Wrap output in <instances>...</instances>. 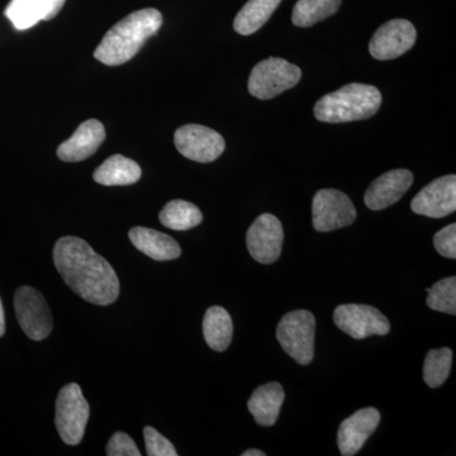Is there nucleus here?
I'll list each match as a JSON object with an SVG mask.
<instances>
[{"mask_svg": "<svg viewBox=\"0 0 456 456\" xmlns=\"http://www.w3.org/2000/svg\"><path fill=\"white\" fill-rule=\"evenodd\" d=\"M53 264L66 285L84 301L108 305L119 296L116 272L103 256L79 237L65 236L53 248Z\"/></svg>", "mask_w": 456, "mask_h": 456, "instance_id": "1", "label": "nucleus"}, {"mask_svg": "<svg viewBox=\"0 0 456 456\" xmlns=\"http://www.w3.org/2000/svg\"><path fill=\"white\" fill-rule=\"evenodd\" d=\"M161 25L163 16L154 8L134 12L106 33L94 51V57L108 66L126 64L139 53L147 38L158 33Z\"/></svg>", "mask_w": 456, "mask_h": 456, "instance_id": "2", "label": "nucleus"}, {"mask_svg": "<svg viewBox=\"0 0 456 456\" xmlns=\"http://www.w3.org/2000/svg\"><path fill=\"white\" fill-rule=\"evenodd\" d=\"M380 104L382 94L378 88L351 83L321 98L314 106V117L326 123L362 121L377 114Z\"/></svg>", "mask_w": 456, "mask_h": 456, "instance_id": "3", "label": "nucleus"}, {"mask_svg": "<svg viewBox=\"0 0 456 456\" xmlns=\"http://www.w3.org/2000/svg\"><path fill=\"white\" fill-rule=\"evenodd\" d=\"M316 318L310 311L289 312L281 318L277 329V338L285 353L298 364H311L314 356Z\"/></svg>", "mask_w": 456, "mask_h": 456, "instance_id": "4", "label": "nucleus"}, {"mask_svg": "<svg viewBox=\"0 0 456 456\" xmlns=\"http://www.w3.org/2000/svg\"><path fill=\"white\" fill-rule=\"evenodd\" d=\"M302 70L279 57H269L255 65L248 77V88L255 98L272 99L299 83Z\"/></svg>", "mask_w": 456, "mask_h": 456, "instance_id": "5", "label": "nucleus"}, {"mask_svg": "<svg viewBox=\"0 0 456 456\" xmlns=\"http://www.w3.org/2000/svg\"><path fill=\"white\" fill-rule=\"evenodd\" d=\"M90 408L77 384L65 386L57 395L55 425L60 437L68 445L83 440L88 424Z\"/></svg>", "mask_w": 456, "mask_h": 456, "instance_id": "6", "label": "nucleus"}, {"mask_svg": "<svg viewBox=\"0 0 456 456\" xmlns=\"http://www.w3.org/2000/svg\"><path fill=\"white\" fill-rule=\"evenodd\" d=\"M14 310L23 332L33 341L45 340L53 329L46 299L32 287H20L14 294Z\"/></svg>", "mask_w": 456, "mask_h": 456, "instance_id": "7", "label": "nucleus"}, {"mask_svg": "<svg viewBox=\"0 0 456 456\" xmlns=\"http://www.w3.org/2000/svg\"><path fill=\"white\" fill-rule=\"evenodd\" d=\"M356 220V209L350 198L336 189H321L312 202V222L318 232H330L350 226Z\"/></svg>", "mask_w": 456, "mask_h": 456, "instance_id": "8", "label": "nucleus"}, {"mask_svg": "<svg viewBox=\"0 0 456 456\" xmlns=\"http://www.w3.org/2000/svg\"><path fill=\"white\" fill-rule=\"evenodd\" d=\"M336 326L342 332L362 340L369 336H386L391 331V323L382 312L367 305H341L334 312Z\"/></svg>", "mask_w": 456, "mask_h": 456, "instance_id": "9", "label": "nucleus"}, {"mask_svg": "<svg viewBox=\"0 0 456 456\" xmlns=\"http://www.w3.org/2000/svg\"><path fill=\"white\" fill-rule=\"evenodd\" d=\"M174 142L180 154L197 163H212L224 154V137L212 128L200 125H185L176 130Z\"/></svg>", "mask_w": 456, "mask_h": 456, "instance_id": "10", "label": "nucleus"}, {"mask_svg": "<svg viewBox=\"0 0 456 456\" xmlns=\"http://www.w3.org/2000/svg\"><path fill=\"white\" fill-rule=\"evenodd\" d=\"M283 241L281 222L270 213L259 216L246 233L248 253L260 264L275 263L281 256Z\"/></svg>", "mask_w": 456, "mask_h": 456, "instance_id": "11", "label": "nucleus"}, {"mask_svg": "<svg viewBox=\"0 0 456 456\" xmlns=\"http://www.w3.org/2000/svg\"><path fill=\"white\" fill-rule=\"evenodd\" d=\"M417 38L415 26L406 20L384 23L369 44L370 55L377 60H393L412 49Z\"/></svg>", "mask_w": 456, "mask_h": 456, "instance_id": "12", "label": "nucleus"}, {"mask_svg": "<svg viewBox=\"0 0 456 456\" xmlns=\"http://www.w3.org/2000/svg\"><path fill=\"white\" fill-rule=\"evenodd\" d=\"M416 215L443 218L456 211V176H441L426 185L411 202Z\"/></svg>", "mask_w": 456, "mask_h": 456, "instance_id": "13", "label": "nucleus"}, {"mask_svg": "<svg viewBox=\"0 0 456 456\" xmlns=\"http://www.w3.org/2000/svg\"><path fill=\"white\" fill-rule=\"evenodd\" d=\"M379 422L380 412L373 407L356 411L353 416L345 419L338 432V446L341 455L353 456L360 452L377 430Z\"/></svg>", "mask_w": 456, "mask_h": 456, "instance_id": "14", "label": "nucleus"}, {"mask_svg": "<svg viewBox=\"0 0 456 456\" xmlns=\"http://www.w3.org/2000/svg\"><path fill=\"white\" fill-rule=\"evenodd\" d=\"M413 183L410 170L397 169L383 174L371 183L364 200L371 211H382L401 200Z\"/></svg>", "mask_w": 456, "mask_h": 456, "instance_id": "15", "label": "nucleus"}, {"mask_svg": "<svg viewBox=\"0 0 456 456\" xmlns=\"http://www.w3.org/2000/svg\"><path fill=\"white\" fill-rule=\"evenodd\" d=\"M106 140V130L98 119L83 122L70 139L57 149V156L65 163H77L90 158Z\"/></svg>", "mask_w": 456, "mask_h": 456, "instance_id": "16", "label": "nucleus"}, {"mask_svg": "<svg viewBox=\"0 0 456 456\" xmlns=\"http://www.w3.org/2000/svg\"><path fill=\"white\" fill-rule=\"evenodd\" d=\"M66 0H11L5 17L18 31L32 28L41 20H53L64 7Z\"/></svg>", "mask_w": 456, "mask_h": 456, "instance_id": "17", "label": "nucleus"}, {"mask_svg": "<svg viewBox=\"0 0 456 456\" xmlns=\"http://www.w3.org/2000/svg\"><path fill=\"white\" fill-rule=\"evenodd\" d=\"M128 237L137 250L156 261L178 259L182 255V248L173 237L151 228L134 227Z\"/></svg>", "mask_w": 456, "mask_h": 456, "instance_id": "18", "label": "nucleus"}, {"mask_svg": "<svg viewBox=\"0 0 456 456\" xmlns=\"http://www.w3.org/2000/svg\"><path fill=\"white\" fill-rule=\"evenodd\" d=\"M285 393L281 384L272 382L255 389L248 402V408L255 422L264 428H270L277 422L283 404Z\"/></svg>", "mask_w": 456, "mask_h": 456, "instance_id": "19", "label": "nucleus"}, {"mask_svg": "<svg viewBox=\"0 0 456 456\" xmlns=\"http://www.w3.org/2000/svg\"><path fill=\"white\" fill-rule=\"evenodd\" d=\"M141 174L139 164L125 156L113 155L94 171L93 178L106 187H121L139 182Z\"/></svg>", "mask_w": 456, "mask_h": 456, "instance_id": "20", "label": "nucleus"}, {"mask_svg": "<svg viewBox=\"0 0 456 456\" xmlns=\"http://www.w3.org/2000/svg\"><path fill=\"white\" fill-rule=\"evenodd\" d=\"M232 335L233 323L230 314L220 305L208 308L203 318V336L207 345L222 353L230 346Z\"/></svg>", "mask_w": 456, "mask_h": 456, "instance_id": "21", "label": "nucleus"}, {"mask_svg": "<svg viewBox=\"0 0 456 456\" xmlns=\"http://www.w3.org/2000/svg\"><path fill=\"white\" fill-rule=\"evenodd\" d=\"M281 2V0H248L237 13L233 28L242 36L253 35L268 22Z\"/></svg>", "mask_w": 456, "mask_h": 456, "instance_id": "22", "label": "nucleus"}, {"mask_svg": "<svg viewBox=\"0 0 456 456\" xmlns=\"http://www.w3.org/2000/svg\"><path fill=\"white\" fill-rule=\"evenodd\" d=\"M161 224L175 231H187L202 224L203 215L196 204L187 200H171L160 212Z\"/></svg>", "mask_w": 456, "mask_h": 456, "instance_id": "23", "label": "nucleus"}, {"mask_svg": "<svg viewBox=\"0 0 456 456\" xmlns=\"http://www.w3.org/2000/svg\"><path fill=\"white\" fill-rule=\"evenodd\" d=\"M342 0H298L294 5L292 20L297 27H312L334 16Z\"/></svg>", "mask_w": 456, "mask_h": 456, "instance_id": "24", "label": "nucleus"}, {"mask_svg": "<svg viewBox=\"0 0 456 456\" xmlns=\"http://www.w3.org/2000/svg\"><path fill=\"white\" fill-rule=\"evenodd\" d=\"M452 365V351L449 347L430 350L426 355L424 379L430 388H439L449 378Z\"/></svg>", "mask_w": 456, "mask_h": 456, "instance_id": "25", "label": "nucleus"}, {"mask_svg": "<svg viewBox=\"0 0 456 456\" xmlns=\"http://www.w3.org/2000/svg\"><path fill=\"white\" fill-rule=\"evenodd\" d=\"M428 290V305L431 310L456 314V278L441 279Z\"/></svg>", "mask_w": 456, "mask_h": 456, "instance_id": "26", "label": "nucleus"}, {"mask_svg": "<svg viewBox=\"0 0 456 456\" xmlns=\"http://www.w3.org/2000/svg\"><path fill=\"white\" fill-rule=\"evenodd\" d=\"M143 437H145L146 454L149 456H176L175 448L167 437H164L160 432L156 431L154 428L146 426L143 428Z\"/></svg>", "mask_w": 456, "mask_h": 456, "instance_id": "27", "label": "nucleus"}, {"mask_svg": "<svg viewBox=\"0 0 456 456\" xmlns=\"http://www.w3.org/2000/svg\"><path fill=\"white\" fill-rule=\"evenodd\" d=\"M434 245L441 256L456 259V224H452L434 236Z\"/></svg>", "mask_w": 456, "mask_h": 456, "instance_id": "28", "label": "nucleus"}, {"mask_svg": "<svg viewBox=\"0 0 456 456\" xmlns=\"http://www.w3.org/2000/svg\"><path fill=\"white\" fill-rule=\"evenodd\" d=\"M108 456H140L141 452L134 441L125 432H116L107 445Z\"/></svg>", "mask_w": 456, "mask_h": 456, "instance_id": "29", "label": "nucleus"}, {"mask_svg": "<svg viewBox=\"0 0 456 456\" xmlns=\"http://www.w3.org/2000/svg\"><path fill=\"white\" fill-rule=\"evenodd\" d=\"M5 334V317L3 310L2 299H0V338Z\"/></svg>", "mask_w": 456, "mask_h": 456, "instance_id": "30", "label": "nucleus"}, {"mask_svg": "<svg viewBox=\"0 0 456 456\" xmlns=\"http://www.w3.org/2000/svg\"><path fill=\"white\" fill-rule=\"evenodd\" d=\"M242 456H265V452H260L257 449H251L242 452Z\"/></svg>", "mask_w": 456, "mask_h": 456, "instance_id": "31", "label": "nucleus"}]
</instances>
